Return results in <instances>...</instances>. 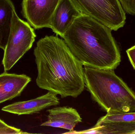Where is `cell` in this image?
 I'll return each mask as SVG.
<instances>
[{
    "label": "cell",
    "mask_w": 135,
    "mask_h": 134,
    "mask_svg": "<svg viewBox=\"0 0 135 134\" xmlns=\"http://www.w3.org/2000/svg\"><path fill=\"white\" fill-rule=\"evenodd\" d=\"M34 54L38 70L36 81L40 88L62 98H76L83 92V65L64 39L47 35L37 42Z\"/></svg>",
    "instance_id": "obj_1"
},
{
    "label": "cell",
    "mask_w": 135,
    "mask_h": 134,
    "mask_svg": "<svg viewBox=\"0 0 135 134\" xmlns=\"http://www.w3.org/2000/svg\"><path fill=\"white\" fill-rule=\"evenodd\" d=\"M112 31L97 20L81 14L62 38L83 66L115 70L121 62V56Z\"/></svg>",
    "instance_id": "obj_2"
},
{
    "label": "cell",
    "mask_w": 135,
    "mask_h": 134,
    "mask_svg": "<svg viewBox=\"0 0 135 134\" xmlns=\"http://www.w3.org/2000/svg\"><path fill=\"white\" fill-rule=\"evenodd\" d=\"M85 86L94 100L107 112H135V93L114 70L84 66Z\"/></svg>",
    "instance_id": "obj_3"
},
{
    "label": "cell",
    "mask_w": 135,
    "mask_h": 134,
    "mask_svg": "<svg viewBox=\"0 0 135 134\" xmlns=\"http://www.w3.org/2000/svg\"><path fill=\"white\" fill-rule=\"evenodd\" d=\"M36 37L30 24L20 19L14 10L10 34L2 61L4 71L10 70L31 49Z\"/></svg>",
    "instance_id": "obj_4"
},
{
    "label": "cell",
    "mask_w": 135,
    "mask_h": 134,
    "mask_svg": "<svg viewBox=\"0 0 135 134\" xmlns=\"http://www.w3.org/2000/svg\"><path fill=\"white\" fill-rule=\"evenodd\" d=\"M83 15L101 23L112 30L126 23V12L119 0H70Z\"/></svg>",
    "instance_id": "obj_5"
},
{
    "label": "cell",
    "mask_w": 135,
    "mask_h": 134,
    "mask_svg": "<svg viewBox=\"0 0 135 134\" xmlns=\"http://www.w3.org/2000/svg\"><path fill=\"white\" fill-rule=\"evenodd\" d=\"M61 0H23L22 13L35 29L50 28L51 20Z\"/></svg>",
    "instance_id": "obj_6"
},
{
    "label": "cell",
    "mask_w": 135,
    "mask_h": 134,
    "mask_svg": "<svg viewBox=\"0 0 135 134\" xmlns=\"http://www.w3.org/2000/svg\"><path fill=\"white\" fill-rule=\"evenodd\" d=\"M57 94L49 92L41 97L26 101L15 102L3 107L2 110L18 115L37 113L47 108L59 104Z\"/></svg>",
    "instance_id": "obj_7"
},
{
    "label": "cell",
    "mask_w": 135,
    "mask_h": 134,
    "mask_svg": "<svg viewBox=\"0 0 135 134\" xmlns=\"http://www.w3.org/2000/svg\"><path fill=\"white\" fill-rule=\"evenodd\" d=\"M81 14L70 0H61L53 13L50 28L63 38L75 20Z\"/></svg>",
    "instance_id": "obj_8"
},
{
    "label": "cell",
    "mask_w": 135,
    "mask_h": 134,
    "mask_svg": "<svg viewBox=\"0 0 135 134\" xmlns=\"http://www.w3.org/2000/svg\"><path fill=\"white\" fill-rule=\"evenodd\" d=\"M31 79L25 74H0V104L20 96Z\"/></svg>",
    "instance_id": "obj_9"
},
{
    "label": "cell",
    "mask_w": 135,
    "mask_h": 134,
    "mask_svg": "<svg viewBox=\"0 0 135 134\" xmlns=\"http://www.w3.org/2000/svg\"><path fill=\"white\" fill-rule=\"evenodd\" d=\"M49 112L46 122L41 126L51 127L74 130V128L82 119L76 109L67 107H56L47 110Z\"/></svg>",
    "instance_id": "obj_10"
},
{
    "label": "cell",
    "mask_w": 135,
    "mask_h": 134,
    "mask_svg": "<svg viewBox=\"0 0 135 134\" xmlns=\"http://www.w3.org/2000/svg\"><path fill=\"white\" fill-rule=\"evenodd\" d=\"M69 134H135V122L122 121H101L94 127L82 131H72Z\"/></svg>",
    "instance_id": "obj_11"
},
{
    "label": "cell",
    "mask_w": 135,
    "mask_h": 134,
    "mask_svg": "<svg viewBox=\"0 0 135 134\" xmlns=\"http://www.w3.org/2000/svg\"><path fill=\"white\" fill-rule=\"evenodd\" d=\"M15 10L11 0H0V49L4 50L10 34L12 18Z\"/></svg>",
    "instance_id": "obj_12"
},
{
    "label": "cell",
    "mask_w": 135,
    "mask_h": 134,
    "mask_svg": "<svg viewBox=\"0 0 135 134\" xmlns=\"http://www.w3.org/2000/svg\"><path fill=\"white\" fill-rule=\"evenodd\" d=\"M99 120L101 121H122L135 122V112H107L104 116Z\"/></svg>",
    "instance_id": "obj_13"
},
{
    "label": "cell",
    "mask_w": 135,
    "mask_h": 134,
    "mask_svg": "<svg viewBox=\"0 0 135 134\" xmlns=\"http://www.w3.org/2000/svg\"><path fill=\"white\" fill-rule=\"evenodd\" d=\"M125 12L135 15V0H119Z\"/></svg>",
    "instance_id": "obj_14"
},
{
    "label": "cell",
    "mask_w": 135,
    "mask_h": 134,
    "mask_svg": "<svg viewBox=\"0 0 135 134\" xmlns=\"http://www.w3.org/2000/svg\"><path fill=\"white\" fill-rule=\"evenodd\" d=\"M27 133H24L18 128L8 125L6 126L0 127V134H19Z\"/></svg>",
    "instance_id": "obj_15"
},
{
    "label": "cell",
    "mask_w": 135,
    "mask_h": 134,
    "mask_svg": "<svg viewBox=\"0 0 135 134\" xmlns=\"http://www.w3.org/2000/svg\"><path fill=\"white\" fill-rule=\"evenodd\" d=\"M126 52L129 61L135 70V45L128 49Z\"/></svg>",
    "instance_id": "obj_16"
},
{
    "label": "cell",
    "mask_w": 135,
    "mask_h": 134,
    "mask_svg": "<svg viewBox=\"0 0 135 134\" xmlns=\"http://www.w3.org/2000/svg\"><path fill=\"white\" fill-rule=\"evenodd\" d=\"M8 124H6L4 121L2 120L1 119H0V127H5L6 126H8Z\"/></svg>",
    "instance_id": "obj_17"
}]
</instances>
